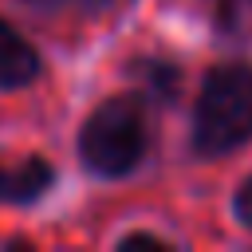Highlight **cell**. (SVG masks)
Here are the masks:
<instances>
[{"label": "cell", "instance_id": "obj_1", "mask_svg": "<svg viewBox=\"0 0 252 252\" xmlns=\"http://www.w3.org/2000/svg\"><path fill=\"white\" fill-rule=\"evenodd\" d=\"M252 138V63H217L197 94L193 150L197 158H224Z\"/></svg>", "mask_w": 252, "mask_h": 252}, {"label": "cell", "instance_id": "obj_2", "mask_svg": "<svg viewBox=\"0 0 252 252\" xmlns=\"http://www.w3.org/2000/svg\"><path fill=\"white\" fill-rule=\"evenodd\" d=\"M79 161L98 173V177H126L142 165L150 150V130H146V110L134 94H114L98 102L87 122L79 126Z\"/></svg>", "mask_w": 252, "mask_h": 252}, {"label": "cell", "instance_id": "obj_3", "mask_svg": "<svg viewBox=\"0 0 252 252\" xmlns=\"http://www.w3.org/2000/svg\"><path fill=\"white\" fill-rule=\"evenodd\" d=\"M51 181H55V169L35 154L16 165L0 161V205H32L51 189Z\"/></svg>", "mask_w": 252, "mask_h": 252}, {"label": "cell", "instance_id": "obj_4", "mask_svg": "<svg viewBox=\"0 0 252 252\" xmlns=\"http://www.w3.org/2000/svg\"><path fill=\"white\" fill-rule=\"evenodd\" d=\"M39 51L8 24L0 20V87L12 91V87H28L35 75H39Z\"/></svg>", "mask_w": 252, "mask_h": 252}, {"label": "cell", "instance_id": "obj_5", "mask_svg": "<svg viewBox=\"0 0 252 252\" xmlns=\"http://www.w3.org/2000/svg\"><path fill=\"white\" fill-rule=\"evenodd\" d=\"M24 4L43 8V12H79V16H91V12L110 8L114 0H24Z\"/></svg>", "mask_w": 252, "mask_h": 252}, {"label": "cell", "instance_id": "obj_6", "mask_svg": "<svg viewBox=\"0 0 252 252\" xmlns=\"http://www.w3.org/2000/svg\"><path fill=\"white\" fill-rule=\"evenodd\" d=\"M232 213H236V220H240L244 228H252V177L236 189V197H232Z\"/></svg>", "mask_w": 252, "mask_h": 252}, {"label": "cell", "instance_id": "obj_7", "mask_svg": "<svg viewBox=\"0 0 252 252\" xmlns=\"http://www.w3.org/2000/svg\"><path fill=\"white\" fill-rule=\"evenodd\" d=\"M118 248H165V240H158L150 232H130V236L118 240Z\"/></svg>", "mask_w": 252, "mask_h": 252}]
</instances>
